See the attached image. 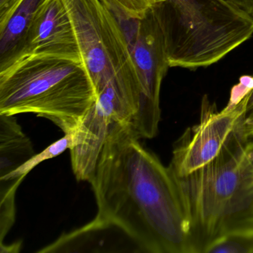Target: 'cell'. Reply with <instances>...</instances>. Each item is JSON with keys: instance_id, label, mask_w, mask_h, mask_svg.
<instances>
[{"instance_id": "13", "label": "cell", "mask_w": 253, "mask_h": 253, "mask_svg": "<svg viewBox=\"0 0 253 253\" xmlns=\"http://www.w3.org/2000/svg\"><path fill=\"white\" fill-rule=\"evenodd\" d=\"M26 177L0 180V241L4 238L15 221V195L20 183Z\"/></svg>"}, {"instance_id": "14", "label": "cell", "mask_w": 253, "mask_h": 253, "mask_svg": "<svg viewBox=\"0 0 253 253\" xmlns=\"http://www.w3.org/2000/svg\"><path fill=\"white\" fill-rule=\"evenodd\" d=\"M75 146V135L74 134H65L61 139L50 145L39 154H35L32 158L26 161L24 164L19 167L12 172L7 174L0 180H9V179L17 178V177H26L32 169L41 163L56 158L63 154L65 151L73 148Z\"/></svg>"}, {"instance_id": "8", "label": "cell", "mask_w": 253, "mask_h": 253, "mask_svg": "<svg viewBox=\"0 0 253 253\" xmlns=\"http://www.w3.org/2000/svg\"><path fill=\"white\" fill-rule=\"evenodd\" d=\"M134 117L133 108L115 89L109 88L97 96L94 106L74 134L75 146L70 154L77 180L88 182L111 130L118 124L132 127Z\"/></svg>"}, {"instance_id": "7", "label": "cell", "mask_w": 253, "mask_h": 253, "mask_svg": "<svg viewBox=\"0 0 253 253\" xmlns=\"http://www.w3.org/2000/svg\"><path fill=\"white\" fill-rule=\"evenodd\" d=\"M253 88V76L244 75L231 91L227 106L218 112L207 96L203 99L199 124L186 130L177 141L170 169L176 177L188 175L214 161L238 127L247 94Z\"/></svg>"}, {"instance_id": "1", "label": "cell", "mask_w": 253, "mask_h": 253, "mask_svg": "<svg viewBox=\"0 0 253 253\" xmlns=\"http://www.w3.org/2000/svg\"><path fill=\"white\" fill-rule=\"evenodd\" d=\"M128 124L108 135L88 180L96 217L121 227L142 252L193 253L186 204L176 177Z\"/></svg>"}, {"instance_id": "10", "label": "cell", "mask_w": 253, "mask_h": 253, "mask_svg": "<svg viewBox=\"0 0 253 253\" xmlns=\"http://www.w3.org/2000/svg\"><path fill=\"white\" fill-rule=\"evenodd\" d=\"M14 116L0 115V178L21 167L36 154L32 141Z\"/></svg>"}, {"instance_id": "11", "label": "cell", "mask_w": 253, "mask_h": 253, "mask_svg": "<svg viewBox=\"0 0 253 253\" xmlns=\"http://www.w3.org/2000/svg\"><path fill=\"white\" fill-rule=\"evenodd\" d=\"M42 0H23L8 22L0 27L1 62L15 54L23 45L31 23Z\"/></svg>"}, {"instance_id": "19", "label": "cell", "mask_w": 253, "mask_h": 253, "mask_svg": "<svg viewBox=\"0 0 253 253\" xmlns=\"http://www.w3.org/2000/svg\"><path fill=\"white\" fill-rule=\"evenodd\" d=\"M245 157L250 169L253 171V142H248L246 144Z\"/></svg>"}, {"instance_id": "15", "label": "cell", "mask_w": 253, "mask_h": 253, "mask_svg": "<svg viewBox=\"0 0 253 253\" xmlns=\"http://www.w3.org/2000/svg\"><path fill=\"white\" fill-rule=\"evenodd\" d=\"M116 17L142 20L165 0H102Z\"/></svg>"}, {"instance_id": "16", "label": "cell", "mask_w": 253, "mask_h": 253, "mask_svg": "<svg viewBox=\"0 0 253 253\" xmlns=\"http://www.w3.org/2000/svg\"><path fill=\"white\" fill-rule=\"evenodd\" d=\"M238 128L247 140L253 137V88L247 94V100L241 118L238 121Z\"/></svg>"}, {"instance_id": "18", "label": "cell", "mask_w": 253, "mask_h": 253, "mask_svg": "<svg viewBox=\"0 0 253 253\" xmlns=\"http://www.w3.org/2000/svg\"><path fill=\"white\" fill-rule=\"evenodd\" d=\"M253 17V0H226Z\"/></svg>"}, {"instance_id": "2", "label": "cell", "mask_w": 253, "mask_h": 253, "mask_svg": "<svg viewBox=\"0 0 253 253\" xmlns=\"http://www.w3.org/2000/svg\"><path fill=\"white\" fill-rule=\"evenodd\" d=\"M82 60L17 52L0 65V115L32 113L75 134L97 100Z\"/></svg>"}, {"instance_id": "12", "label": "cell", "mask_w": 253, "mask_h": 253, "mask_svg": "<svg viewBox=\"0 0 253 253\" xmlns=\"http://www.w3.org/2000/svg\"><path fill=\"white\" fill-rule=\"evenodd\" d=\"M204 253H253V225L225 234L210 244Z\"/></svg>"}, {"instance_id": "6", "label": "cell", "mask_w": 253, "mask_h": 253, "mask_svg": "<svg viewBox=\"0 0 253 253\" xmlns=\"http://www.w3.org/2000/svg\"><path fill=\"white\" fill-rule=\"evenodd\" d=\"M116 17L128 41L141 89L133 129L140 139L153 138L161 121V84L170 68L165 35L154 9L142 20Z\"/></svg>"}, {"instance_id": "5", "label": "cell", "mask_w": 253, "mask_h": 253, "mask_svg": "<svg viewBox=\"0 0 253 253\" xmlns=\"http://www.w3.org/2000/svg\"><path fill=\"white\" fill-rule=\"evenodd\" d=\"M63 1L97 96L115 88L134 105L137 115L141 102L140 81L118 19L102 0Z\"/></svg>"}, {"instance_id": "17", "label": "cell", "mask_w": 253, "mask_h": 253, "mask_svg": "<svg viewBox=\"0 0 253 253\" xmlns=\"http://www.w3.org/2000/svg\"><path fill=\"white\" fill-rule=\"evenodd\" d=\"M23 0H0V27L11 18Z\"/></svg>"}, {"instance_id": "3", "label": "cell", "mask_w": 253, "mask_h": 253, "mask_svg": "<svg viewBox=\"0 0 253 253\" xmlns=\"http://www.w3.org/2000/svg\"><path fill=\"white\" fill-rule=\"evenodd\" d=\"M248 140L237 127L214 161L188 175L174 176L190 220L193 253H204L225 234L253 225V171L245 157Z\"/></svg>"}, {"instance_id": "9", "label": "cell", "mask_w": 253, "mask_h": 253, "mask_svg": "<svg viewBox=\"0 0 253 253\" xmlns=\"http://www.w3.org/2000/svg\"><path fill=\"white\" fill-rule=\"evenodd\" d=\"M20 51L82 60L73 26L63 0H42L21 48L16 53Z\"/></svg>"}, {"instance_id": "4", "label": "cell", "mask_w": 253, "mask_h": 253, "mask_svg": "<svg viewBox=\"0 0 253 253\" xmlns=\"http://www.w3.org/2000/svg\"><path fill=\"white\" fill-rule=\"evenodd\" d=\"M154 11L170 67H208L253 35V17L226 0H165Z\"/></svg>"}]
</instances>
